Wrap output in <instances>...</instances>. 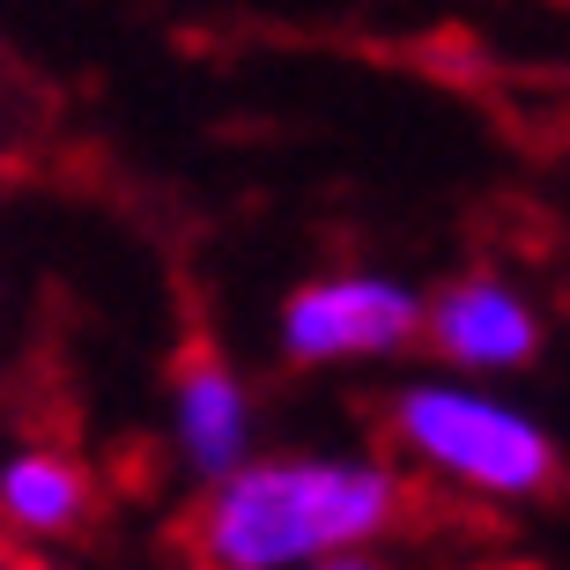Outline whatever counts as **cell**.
Wrapping results in <instances>:
<instances>
[{"instance_id": "5b68a950", "label": "cell", "mask_w": 570, "mask_h": 570, "mask_svg": "<svg viewBox=\"0 0 570 570\" xmlns=\"http://www.w3.org/2000/svg\"><path fill=\"white\" fill-rule=\"evenodd\" d=\"M170 444L186 460L193 482H215L230 474L237 460H253V393L230 363L193 356L170 385Z\"/></svg>"}, {"instance_id": "6da1fadb", "label": "cell", "mask_w": 570, "mask_h": 570, "mask_svg": "<svg viewBox=\"0 0 570 570\" xmlns=\"http://www.w3.org/2000/svg\"><path fill=\"white\" fill-rule=\"evenodd\" d=\"M193 556L223 570H326L356 563L401 527L407 489L385 460L363 452H282L237 460L200 482Z\"/></svg>"}, {"instance_id": "277c9868", "label": "cell", "mask_w": 570, "mask_h": 570, "mask_svg": "<svg viewBox=\"0 0 570 570\" xmlns=\"http://www.w3.org/2000/svg\"><path fill=\"white\" fill-rule=\"evenodd\" d=\"M423 341L430 356H444V371L504 379V371H527L541 356V312L504 275H460L438 296H423Z\"/></svg>"}, {"instance_id": "3957f363", "label": "cell", "mask_w": 570, "mask_h": 570, "mask_svg": "<svg viewBox=\"0 0 570 570\" xmlns=\"http://www.w3.org/2000/svg\"><path fill=\"white\" fill-rule=\"evenodd\" d=\"M282 356L304 371L326 363H379L423 341V296L401 275H371V267H334V275L296 282L275 318Z\"/></svg>"}, {"instance_id": "8992f818", "label": "cell", "mask_w": 570, "mask_h": 570, "mask_svg": "<svg viewBox=\"0 0 570 570\" xmlns=\"http://www.w3.org/2000/svg\"><path fill=\"white\" fill-rule=\"evenodd\" d=\"M0 527L22 541H67L89 527V474L52 444H22L0 460Z\"/></svg>"}, {"instance_id": "7a4b0ae2", "label": "cell", "mask_w": 570, "mask_h": 570, "mask_svg": "<svg viewBox=\"0 0 570 570\" xmlns=\"http://www.w3.org/2000/svg\"><path fill=\"white\" fill-rule=\"evenodd\" d=\"M393 438L423 474L466 489V497H489V504H527V497L556 489V438L519 401L489 393L466 371L401 385Z\"/></svg>"}]
</instances>
